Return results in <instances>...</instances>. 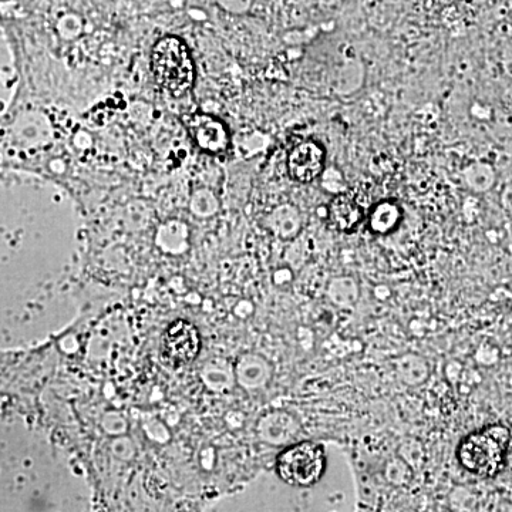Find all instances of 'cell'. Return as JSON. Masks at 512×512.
I'll return each mask as SVG.
<instances>
[{
	"label": "cell",
	"instance_id": "cell-1",
	"mask_svg": "<svg viewBox=\"0 0 512 512\" xmlns=\"http://www.w3.org/2000/svg\"><path fill=\"white\" fill-rule=\"evenodd\" d=\"M151 72L164 92L183 97L195 82V66L190 49L177 36L158 40L151 52Z\"/></svg>",
	"mask_w": 512,
	"mask_h": 512
},
{
	"label": "cell",
	"instance_id": "cell-2",
	"mask_svg": "<svg viewBox=\"0 0 512 512\" xmlns=\"http://www.w3.org/2000/svg\"><path fill=\"white\" fill-rule=\"evenodd\" d=\"M508 437L510 434L501 426L471 434L458 447L461 466L476 476H495L503 464Z\"/></svg>",
	"mask_w": 512,
	"mask_h": 512
},
{
	"label": "cell",
	"instance_id": "cell-3",
	"mask_svg": "<svg viewBox=\"0 0 512 512\" xmlns=\"http://www.w3.org/2000/svg\"><path fill=\"white\" fill-rule=\"evenodd\" d=\"M325 468V450L312 441L286 448L276 461L279 478L292 487H312L322 478Z\"/></svg>",
	"mask_w": 512,
	"mask_h": 512
},
{
	"label": "cell",
	"instance_id": "cell-4",
	"mask_svg": "<svg viewBox=\"0 0 512 512\" xmlns=\"http://www.w3.org/2000/svg\"><path fill=\"white\" fill-rule=\"evenodd\" d=\"M201 349L200 333L184 319L174 320L164 332L161 357L165 365L180 369L194 362Z\"/></svg>",
	"mask_w": 512,
	"mask_h": 512
},
{
	"label": "cell",
	"instance_id": "cell-5",
	"mask_svg": "<svg viewBox=\"0 0 512 512\" xmlns=\"http://www.w3.org/2000/svg\"><path fill=\"white\" fill-rule=\"evenodd\" d=\"M185 126L195 146L204 153L218 156L228 150L229 131L217 117L204 113L191 114Z\"/></svg>",
	"mask_w": 512,
	"mask_h": 512
},
{
	"label": "cell",
	"instance_id": "cell-6",
	"mask_svg": "<svg viewBox=\"0 0 512 512\" xmlns=\"http://www.w3.org/2000/svg\"><path fill=\"white\" fill-rule=\"evenodd\" d=\"M325 150L316 141H303L288 157V171L292 180L308 184L325 170Z\"/></svg>",
	"mask_w": 512,
	"mask_h": 512
},
{
	"label": "cell",
	"instance_id": "cell-7",
	"mask_svg": "<svg viewBox=\"0 0 512 512\" xmlns=\"http://www.w3.org/2000/svg\"><path fill=\"white\" fill-rule=\"evenodd\" d=\"M329 221L333 227L342 232L353 231L363 220V210L352 197L339 194L329 205Z\"/></svg>",
	"mask_w": 512,
	"mask_h": 512
},
{
	"label": "cell",
	"instance_id": "cell-8",
	"mask_svg": "<svg viewBox=\"0 0 512 512\" xmlns=\"http://www.w3.org/2000/svg\"><path fill=\"white\" fill-rule=\"evenodd\" d=\"M402 221V208L394 201L379 202L370 214V231L377 235L389 234Z\"/></svg>",
	"mask_w": 512,
	"mask_h": 512
}]
</instances>
